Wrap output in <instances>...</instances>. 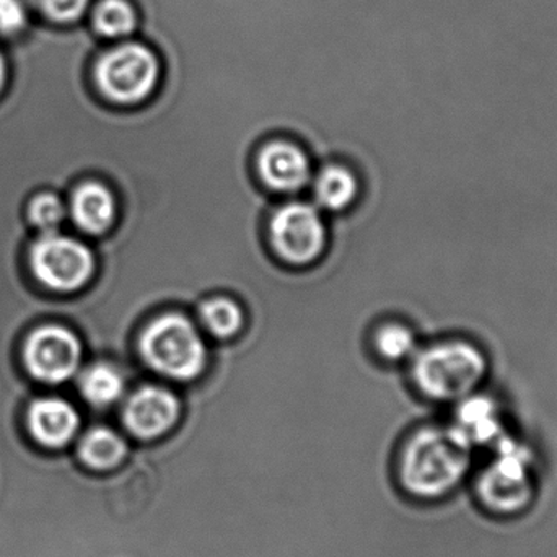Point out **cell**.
Returning <instances> with one entry per match:
<instances>
[{
  "label": "cell",
  "mask_w": 557,
  "mask_h": 557,
  "mask_svg": "<svg viewBox=\"0 0 557 557\" xmlns=\"http://www.w3.org/2000/svg\"><path fill=\"white\" fill-rule=\"evenodd\" d=\"M476 451L448 425H428L406 441L399 454V486L422 504L441 503L468 486Z\"/></svg>",
  "instance_id": "obj_1"
},
{
  "label": "cell",
  "mask_w": 557,
  "mask_h": 557,
  "mask_svg": "<svg viewBox=\"0 0 557 557\" xmlns=\"http://www.w3.org/2000/svg\"><path fill=\"white\" fill-rule=\"evenodd\" d=\"M539 447L516 432H507L476 465L468 490L476 506L499 519L522 516L539 494Z\"/></svg>",
  "instance_id": "obj_2"
},
{
  "label": "cell",
  "mask_w": 557,
  "mask_h": 557,
  "mask_svg": "<svg viewBox=\"0 0 557 557\" xmlns=\"http://www.w3.org/2000/svg\"><path fill=\"white\" fill-rule=\"evenodd\" d=\"M487 367L486 354L473 341L448 339L419 352L412 375L428 398L458 403L480 392Z\"/></svg>",
  "instance_id": "obj_3"
},
{
  "label": "cell",
  "mask_w": 557,
  "mask_h": 557,
  "mask_svg": "<svg viewBox=\"0 0 557 557\" xmlns=\"http://www.w3.org/2000/svg\"><path fill=\"white\" fill-rule=\"evenodd\" d=\"M163 71L162 52L152 42L124 39L104 49L95 62V84L111 103L136 107L159 90Z\"/></svg>",
  "instance_id": "obj_4"
},
{
  "label": "cell",
  "mask_w": 557,
  "mask_h": 557,
  "mask_svg": "<svg viewBox=\"0 0 557 557\" xmlns=\"http://www.w3.org/2000/svg\"><path fill=\"white\" fill-rule=\"evenodd\" d=\"M140 352L150 369L166 379L191 382L208 363V349L195 324L183 314H163L144 331Z\"/></svg>",
  "instance_id": "obj_5"
},
{
  "label": "cell",
  "mask_w": 557,
  "mask_h": 557,
  "mask_svg": "<svg viewBox=\"0 0 557 557\" xmlns=\"http://www.w3.org/2000/svg\"><path fill=\"white\" fill-rule=\"evenodd\" d=\"M36 277L55 290H75L94 273L90 250L74 238L46 234L32 250Z\"/></svg>",
  "instance_id": "obj_6"
},
{
  "label": "cell",
  "mask_w": 557,
  "mask_h": 557,
  "mask_svg": "<svg viewBox=\"0 0 557 557\" xmlns=\"http://www.w3.org/2000/svg\"><path fill=\"white\" fill-rule=\"evenodd\" d=\"M271 240L282 260L292 264H308L323 251L326 228L313 206L290 202L274 215Z\"/></svg>",
  "instance_id": "obj_7"
},
{
  "label": "cell",
  "mask_w": 557,
  "mask_h": 557,
  "mask_svg": "<svg viewBox=\"0 0 557 557\" xmlns=\"http://www.w3.org/2000/svg\"><path fill=\"white\" fill-rule=\"evenodd\" d=\"M26 366L33 376L48 383L71 379L81 362V344L71 331L46 326L29 336Z\"/></svg>",
  "instance_id": "obj_8"
},
{
  "label": "cell",
  "mask_w": 557,
  "mask_h": 557,
  "mask_svg": "<svg viewBox=\"0 0 557 557\" xmlns=\"http://www.w3.org/2000/svg\"><path fill=\"white\" fill-rule=\"evenodd\" d=\"M180 401L169 389L143 386L124 406V425L134 437L153 441L172 431L180 418Z\"/></svg>",
  "instance_id": "obj_9"
},
{
  "label": "cell",
  "mask_w": 557,
  "mask_h": 557,
  "mask_svg": "<svg viewBox=\"0 0 557 557\" xmlns=\"http://www.w3.org/2000/svg\"><path fill=\"white\" fill-rule=\"evenodd\" d=\"M506 421V412L496 399L474 392L457 403L450 425L474 451H480L490 450L510 432Z\"/></svg>",
  "instance_id": "obj_10"
},
{
  "label": "cell",
  "mask_w": 557,
  "mask_h": 557,
  "mask_svg": "<svg viewBox=\"0 0 557 557\" xmlns=\"http://www.w3.org/2000/svg\"><path fill=\"white\" fill-rule=\"evenodd\" d=\"M258 165H260L261 178L276 191H298L310 178V163L307 156L294 144H270L261 152Z\"/></svg>",
  "instance_id": "obj_11"
},
{
  "label": "cell",
  "mask_w": 557,
  "mask_h": 557,
  "mask_svg": "<svg viewBox=\"0 0 557 557\" xmlns=\"http://www.w3.org/2000/svg\"><path fill=\"white\" fill-rule=\"evenodd\" d=\"M33 435L49 447L67 444L78 428V416L69 403L46 398L33 403L28 412Z\"/></svg>",
  "instance_id": "obj_12"
},
{
  "label": "cell",
  "mask_w": 557,
  "mask_h": 557,
  "mask_svg": "<svg viewBox=\"0 0 557 557\" xmlns=\"http://www.w3.org/2000/svg\"><path fill=\"white\" fill-rule=\"evenodd\" d=\"M72 218L87 234H103L116 218V201L110 189L98 183H87L72 198Z\"/></svg>",
  "instance_id": "obj_13"
},
{
  "label": "cell",
  "mask_w": 557,
  "mask_h": 557,
  "mask_svg": "<svg viewBox=\"0 0 557 557\" xmlns=\"http://www.w3.org/2000/svg\"><path fill=\"white\" fill-rule=\"evenodd\" d=\"M143 15L134 0H98L91 10V26L108 41L131 39L140 28Z\"/></svg>",
  "instance_id": "obj_14"
},
{
  "label": "cell",
  "mask_w": 557,
  "mask_h": 557,
  "mask_svg": "<svg viewBox=\"0 0 557 557\" xmlns=\"http://www.w3.org/2000/svg\"><path fill=\"white\" fill-rule=\"evenodd\" d=\"M127 455V444L108 428L91 429L81 444V457L95 470H113Z\"/></svg>",
  "instance_id": "obj_15"
},
{
  "label": "cell",
  "mask_w": 557,
  "mask_h": 557,
  "mask_svg": "<svg viewBox=\"0 0 557 557\" xmlns=\"http://www.w3.org/2000/svg\"><path fill=\"white\" fill-rule=\"evenodd\" d=\"M314 195L324 209L341 211L356 198V178L349 170L343 169V166H327L318 175Z\"/></svg>",
  "instance_id": "obj_16"
},
{
  "label": "cell",
  "mask_w": 557,
  "mask_h": 557,
  "mask_svg": "<svg viewBox=\"0 0 557 557\" xmlns=\"http://www.w3.org/2000/svg\"><path fill=\"white\" fill-rule=\"evenodd\" d=\"M81 388L88 403L97 408H107L123 396L124 380L114 367L97 363L82 376Z\"/></svg>",
  "instance_id": "obj_17"
},
{
  "label": "cell",
  "mask_w": 557,
  "mask_h": 557,
  "mask_svg": "<svg viewBox=\"0 0 557 557\" xmlns=\"http://www.w3.org/2000/svg\"><path fill=\"white\" fill-rule=\"evenodd\" d=\"M201 321L209 333L225 339L240 331L244 313L240 307L228 298H212L201 307Z\"/></svg>",
  "instance_id": "obj_18"
},
{
  "label": "cell",
  "mask_w": 557,
  "mask_h": 557,
  "mask_svg": "<svg viewBox=\"0 0 557 557\" xmlns=\"http://www.w3.org/2000/svg\"><path fill=\"white\" fill-rule=\"evenodd\" d=\"M418 341L414 333L403 324H389L383 327L376 336V349L385 359L405 360L414 356Z\"/></svg>",
  "instance_id": "obj_19"
},
{
  "label": "cell",
  "mask_w": 557,
  "mask_h": 557,
  "mask_svg": "<svg viewBox=\"0 0 557 557\" xmlns=\"http://www.w3.org/2000/svg\"><path fill=\"white\" fill-rule=\"evenodd\" d=\"M29 218L45 234H54L64 219V206L58 196H38L29 208Z\"/></svg>",
  "instance_id": "obj_20"
},
{
  "label": "cell",
  "mask_w": 557,
  "mask_h": 557,
  "mask_svg": "<svg viewBox=\"0 0 557 557\" xmlns=\"http://www.w3.org/2000/svg\"><path fill=\"white\" fill-rule=\"evenodd\" d=\"M36 9L55 23H75L87 13L91 0H32Z\"/></svg>",
  "instance_id": "obj_21"
},
{
  "label": "cell",
  "mask_w": 557,
  "mask_h": 557,
  "mask_svg": "<svg viewBox=\"0 0 557 557\" xmlns=\"http://www.w3.org/2000/svg\"><path fill=\"white\" fill-rule=\"evenodd\" d=\"M25 3L22 0H0V36H15L26 26Z\"/></svg>",
  "instance_id": "obj_22"
},
{
  "label": "cell",
  "mask_w": 557,
  "mask_h": 557,
  "mask_svg": "<svg viewBox=\"0 0 557 557\" xmlns=\"http://www.w3.org/2000/svg\"><path fill=\"white\" fill-rule=\"evenodd\" d=\"M7 81V62L3 59L2 52H0V90H2L3 85H5Z\"/></svg>",
  "instance_id": "obj_23"
}]
</instances>
